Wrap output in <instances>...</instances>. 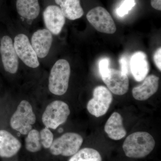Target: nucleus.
Listing matches in <instances>:
<instances>
[{
	"label": "nucleus",
	"mask_w": 161,
	"mask_h": 161,
	"mask_svg": "<svg viewBox=\"0 0 161 161\" xmlns=\"http://www.w3.org/2000/svg\"><path fill=\"white\" fill-rule=\"evenodd\" d=\"M144 80L142 84L132 89V96L136 100H147L154 95L158 90L159 80L158 77L154 75H150Z\"/></svg>",
	"instance_id": "obj_14"
},
{
	"label": "nucleus",
	"mask_w": 161,
	"mask_h": 161,
	"mask_svg": "<svg viewBox=\"0 0 161 161\" xmlns=\"http://www.w3.org/2000/svg\"><path fill=\"white\" fill-rule=\"evenodd\" d=\"M147 55L142 52H138L132 55L130 60V69L133 78L141 81L147 77L149 72V64Z\"/></svg>",
	"instance_id": "obj_15"
},
{
	"label": "nucleus",
	"mask_w": 161,
	"mask_h": 161,
	"mask_svg": "<svg viewBox=\"0 0 161 161\" xmlns=\"http://www.w3.org/2000/svg\"><path fill=\"white\" fill-rule=\"evenodd\" d=\"M0 53L5 70L11 74L16 73L19 69L18 57L12 40L9 36H4L1 39Z\"/></svg>",
	"instance_id": "obj_9"
},
{
	"label": "nucleus",
	"mask_w": 161,
	"mask_h": 161,
	"mask_svg": "<svg viewBox=\"0 0 161 161\" xmlns=\"http://www.w3.org/2000/svg\"><path fill=\"white\" fill-rule=\"evenodd\" d=\"M113 100L111 92L106 87L99 86L93 91V97L87 104V109L91 115L96 117L104 115L109 108Z\"/></svg>",
	"instance_id": "obj_6"
},
{
	"label": "nucleus",
	"mask_w": 161,
	"mask_h": 161,
	"mask_svg": "<svg viewBox=\"0 0 161 161\" xmlns=\"http://www.w3.org/2000/svg\"><path fill=\"white\" fill-rule=\"evenodd\" d=\"M83 142L82 136L75 132H67L54 140L49 150L55 156L69 157L80 149Z\"/></svg>",
	"instance_id": "obj_4"
},
{
	"label": "nucleus",
	"mask_w": 161,
	"mask_h": 161,
	"mask_svg": "<svg viewBox=\"0 0 161 161\" xmlns=\"http://www.w3.org/2000/svg\"><path fill=\"white\" fill-rule=\"evenodd\" d=\"M110 60L108 58H103L99 60L98 71L101 78L106 77L110 70Z\"/></svg>",
	"instance_id": "obj_23"
},
{
	"label": "nucleus",
	"mask_w": 161,
	"mask_h": 161,
	"mask_svg": "<svg viewBox=\"0 0 161 161\" xmlns=\"http://www.w3.org/2000/svg\"><path fill=\"white\" fill-rule=\"evenodd\" d=\"M119 62L120 64V71L123 75H128L129 69H128V60L126 58L125 56H123L119 59Z\"/></svg>",
	"instance_id": "obj_24"
},
{
	"label": "nucleus",
	"mask_w": 161,
	"mask_h": 161,
	"mask_svg": "<svg viewBox=\"0 0 161 161\" xmlns=\"http://www.w3.org/2000/svg\"><path fill=\"white\" fill-rule=\"evenodd\" d=\"M70 72V66L67 60L60 59L56 61L48 78L50 92L58 96L65 94L69 87Z\"/></svg>",
	"instance_id": "obj_2"
},
{
	"label": "nucleus",
	"mask_w": 161,
	"mask_h": 161,
	"mask_svg": "<svg viewBox=\"0 0 161 161\" xmlns=\"http://www.w3.org/2000/svg\"><path fill=\"white\" fill-rule=\"evenodd\" d=\"M25 148L31 153L39 152L42 148L40 132L36 129H32L25 138Z\"/></svg>",
	"instance_id": "obj_20"
},
{
	"label": "nucleus",
	"mask_w": 161,
	"mask_h": 161,
	"mask_svg": "<svg viewBox=\"0 0 161 161\" xmlns=\"http://www.w3.org/2000/svg\"><path fill=\"white\" fill-rule=\"evenodd\" d=\"M151 5L154 9L161 10V0H151Z\"/></svg>",
	"instance_id": "obj_26"
},
{
	"label": "nucleus",
	"mask_w": 161,
	"mask_h": 161,
	"mask_svg": "<svg viewBox=\"0 0 161 161\" xmlns=\"http://www.w3.org/2000/svg\"><path fill=\"white\" fill-rule=\"evenodd\" d=\"M86 18L91 25L100 32L112 34L116 31V26L111 14L101 6L90 10Z\"/></svg>",
	"instance_id": "obj_7"
},
{
	"label": "nucleus",
	"mask_w": 161,
	"mask_h": 161,
	"mask_svg": "<svg viewBox=\"0 0 161 161\" xmlns=\"http://www.w3.org/2000/svg\"><path fill=\"white\" fill-rule=\"evenodd\" d=\"M16 8L19 15L27 19H35L40 14L38 0H17Z\"/></svg>",
	"instance_id": "obj_18"
},
{
	"label": "nucleus",
	"mask_w": 161,
	"mask_h": 161,
	"mask_svg": "<svg viewBox=\"0 0 161 161\" xmlns=\"http://www.w3.org/2000/svg\"><path fill=\"white\" fill-rule=\"evenodd\" d=\"M22 144L19 139L6 130H0V158H10L19 151Z\"/></svg>",
	"instance_id": "obj_13"
},
{
	"label": "nucleus",
	"mask_w": 161,
	"mask_h": 161,
	"mask_svg": "<svg viewBox=\"0 0 161 161\" xmlns=\"http://www.w3.org/2000/svg\"><path fill=\"white\" fill-rule=\"evenodd\" d=\"M43 19L47 29L54 35L60 33L65 23V17L61 9L55 5L46 7L43 12Z\"/></svg>",
	"instance_id": "obj_10"
},
{
	"label": "nucleus",
	"mask_w": 161,
	"mask_h": 161,
	"mask_svg": "<svg viewBox=\"0 0 161 161\" xmlns=\"http://www.w3.org/2000/svg\"><path fill=\"white\" fill-rule=\"evenodd\" d=\"M36 118L32 107L27 100H22L11 116L10 125L14 130L22 135H27L32 129Z\"/></svg>",
	"instance_id": "obj_3"
},
{
	"label": "nucleus",
	"mask_w": 161,
	"mask_h": 161,
	"mask_svg": "<svg viewBox=\"0 0 161 161\" xmlns=\"http://www.w3.org/2000/svg\"><path fill=\"white\" fill-rule=\"evenodd\" d=\"M68 161H102V158L97 150L84 148L72 155Z\"/></svg>",
	"instance_id": "obj_19"
},
{
	"label": "nucleus",
	"mask_w": 161,
	"mask_h": 161,
	"mask_svg": "<svg viewBox=\"0 0 161 161\" xmlns=\"http://www.w3.org/2000/svg\"><path fill=\"white\" fill-rule=\"evenodd\" d=\"M135 4V0H125L116 9V13L119 16L122 17L128 14Z\"/></svg>",
	"instance_id": "obj_22"
},
{
	"label": "nucleus",
	"mask_w": 161,
	"mask_h": 161,
	"mask_svg": "<svg viewBox=\"0 0 161 161\" xmlns=\"http://www.w3.org/2000/svg\"><path fill=\"white\" fill-rule=\"evenodd\" d=\"M155 146V140L150 133L137 132L127 136L124 142L123 149L128 157L139 158L149 155Z\"/></svg>",
	"instance_id": "obj_1"
},
{
	"label": "nucleus",
	"mask_w": 161,
	"mask_h": 161,
	"mask_svg": "<svg viewBox=\"0 0 161 161\" xmlns=\"http://www.w3.org/2000/svg\"><path fill=\"white\" fill-rule=\"evenodd\" d=\"M40 141L42 147L49 149L54 141V135L50 129L45 127L40 132Z\"/></svg>",
	"instance_id": "obj_21"
},
{
	"label": "nucleus",
	"mask_w": 161,
	"mask_h": 161,
	"mask_svg": "<svg viewBox=\"0 0 161 161\" xmlns=\"http://www.w3.org/2000/svg\"><path fill=\"white\" fill-rule=\"evenodd\" d=\"M14 45L18 57L26 65L31 68L39 66L37 56L26 35L20 34L16 36Z\"/></svg>",
	"instance_id": "obj_8"
},
{
	"label": "nucleus",
	"mask_w": 161,
	"mask_h": 161,
	"mask_svg": "<svg viewBox=\"0 0 161 161\" xmlns=\"http://www.w3.org/2000/svg\"><path fill=\"white\" fill-rule=\"evenodd\" d=\"M161 47L157 50L153 56V60L157 67L160 71L161 70Z\"/></svg>",
	"instance_id": "obj_25"
},
{
	"label": "nucleus",
	"mask_w": 161,
	"mask_h": 161,
	"mask_svg": "<svg viewBox=\"0 0 161 161\" xmlns=\"http://www.w3.org/2000/svg\"><path fill=\"white\" fill-rule=\"evenodd\" d=\"M104 130L111 139L119 140L125 137L127 132L124 127L120 114L116 112L112 113L105 125Z\"/></svg>",
	"instance_id": "obj_16"
},
{
	"label": "nucleus",
	"mask_w": 161,
	"mask_h": 161,
	"mask_svg": "<svg viewBox=\"0 0 161 161\" xmlns=\"http://www.w3.org/2000/svg\"><path fill=\"white\" fill-rule=\"evenodd\" d=\"M102 79L106 85L108 89L115 95H125L129 90L128 76L123 75L118 70L110 68L108 75Z\"/></svg>",
	"instance_id": "obj_11"
},
{
	"label": "nucleus",
	"mask_w": 161,
	"mask_h": 161,
	"mask_svg": "<svg viewBox=\"0 0 161 161\" xmlns=\"http://www.w3.org/2000/svg\"><path fill=\"white\" fill-rule=\"evenodd\" d=\"M70 113L68 105L60 100L49 104L43 112L42 122L45 127L56 130L66 121Z\"/></svg>",
	"instance_id": "obj_5"
},
{
	"label": "nucleus",
	"mask_w": 161,
	"mask_h": 161,
	"mask_svg": "<svg viewBox=\"0 0 161 161\" xmlns=\"http://www.w3.org/2000/svg\"><path fill=\"white\" fill-rule=\"evenodd\" d=\"M67 19L75 20L80 19L84 14L80 0H55Z\"/></svg>",
	"instance_id": "obj_17"
},
{
	"label": "nucleus",
	"mask_w": 161,
	"mask_h": 161,
	"mask_svg": "<svg viewBox=\"0 0 161 161\" xmlns=\"http://www.w3.org/2000/svg\"><path fill=\"white\" fill-rule=\"evenodd\" d=\"M53 37L47 29L38 30L31 37V44L38 58H43L47 55L51 47Z\"/></svg>",
	"instance_id": "obj_12"
}]
</instances>
